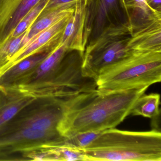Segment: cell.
Here are the masks:
<instances>
[{
  "mask_svg": "<svg viewBox=\"0 0 161 161\" xmlns=\"http://www.w3.org/2000/svg\"><path fill=\"white\" fill-rule=\"evenodd\" d=\"M148 88L109 92L97 88L69 98L66 101L58 131L65 138L114 128L130 115L135 102Z\"/></svg>",
  "mask_w": 161,
  "mask_h": 161,
  "instance_id": "6da1fadb",
  "label": "cell"
},
{
  "mask_svg": "<svg viewBox=\"0 0 161 161\" xmlns=\"http://www.w3.org/2000/svg\"><path fill=\"white\" fill-rule=\"evenodd\" d=\"M81 149L85 161H161V133L112 128Z\"/></svg>",
  "mask_w": 161,
  "mask_h": 161,
  "instance_id": "7a4b0ae2",
  "label": "cell"
},
{
  "mask_svg": "<svg viewBox=\"0 0 161 161\" xmlns=\"http://www.w3.org/2000/svg\"><path fill=\"white\" fill-rule=\"evenodd\" d=\"M161 80V51H134L103 71L96 80L101 92L148 87Z\"/></svg>",
  "mask_w": 161,
  "mask_h": 161,
  "instance_id": "3957f363",
  "label": "cell"
},
{
  "mask_svg": "<svg viewBox=\"0 0 161 161\" xmlns=\"http://www.w3.org/2000/svg\"><path fill=\"white\" fill-rule=\"evenodd\" d=\"M132 31L129 24L111 26L85 48L82 65L84 77L96 81L105 69L134 51L127 47Z\"/></svg>",
  "mask_w": 161,
  "mask_h": 161,
  "instance_id": "277c9868",
  "label": "cell"
},
{
  "mask_svg": "<svg viewBox=\"0 0 161 161\" xmlns=\"http://www.w3.org/2000/svg\"><path fill=\"white\" fill-rule=\"evenodd\" d=\"M68 98L51 96L36 97L9 122L0 127V135L21 129L59 132L58 126Z\"/></svg>",
  "mask_w": 161,
  "mask_h": 161,
  "instance_id": "5b68a950",
  "label": "cell"
},
{
  "mask_svg": "<svg viewBox=\"0 0 161 161\" xmlns=\"http://www.w3.org/2000/svg\"><path fill=\"white\" fill-rule=\"evenodd\" d=\"M65 138L58 132L21 129L0 135V160H20L27 150L47 143H60Z\"/></svg>",
  "mask_w": 161,
  "mask_h": 161,
  "instance_id": "8992f818",
  "label": "cell"
},
{
  "mask_svg": "<svg viewBox=\"0 0 161 161\" xmlns=\"http://www.w3.org/2000/svg\"><path fill=\"white\" fill-rule=\"evenodd\" d=\"M88 0H76L73 14L68 21L60 38L70 51L83 53L89 33L88 24Z\"/></svg>",
  "mask_w": 161,
  "mask_h": 161,
  "instance_id": "52a82bcc",
  "label": "cell"
},
{
  "mask_svg": "<svg viewBox=\"0 0 161 161\" xmlns=\"http://www.w3.org/2000/svg\"><path fill=\"white\" fill-rule=\"evenodd\" d=\"M72 14L60 19L37 35L15 54L1 73L25 58L48 49L59 44L65 27Z\"/></svg>",
  "mask_w": 161,
  "mask_h": 161,
  "instance_id": "ba28073f",
  "label": "cell"
},
{
  "mask_svg": "<svg viewBox=\"0 0 161 161\" xmlns=\"http://www.w3.org/2000/svg\"><path fill=\"white\" fill-rule=\"evenodd\" d=\"M40 0H0V44L9 39L19 22Z\"/></svg>",
  "mask_w": 161,
  "mask_h": 161,
  "instance_id": "9c48e42d",
  "label": "cell"
},
{
  "mask_svg": "<svg viewBox=\"0 0 161 161\" xmlns=\"http://www.w3.org/2000/svg\"><path fill=\"white\" fill-rule=\"evenodd\" d=\"M161 19L132 27L128 48L132 51H161Z\"/></svg>",
  "mask_w": 161,
  "mask_h": 161,
  "instance_id": "30bf717a",
  "label": "cell"
},
{
  "mask_svg": "<svg viewBox=\"0 0 161 161\" xmlns=\"http://www.w3.org/2000/svg\"><path fill=\"white\" fill-rule=\"evenodd\" d=\"M57 45L29 56L0 73V86L6 88L16 87L23 79L35 69Z\"/></svg>",
  "mask_w": 161,
  "mask_h": 161,
  "instance_id": "8fae6325",
  "label": "cell"
},
{
  "mask_svg": "<svg viewBox=\"0 0 161 161\" xmlns=\"http://www.w3.org/2000/svg\"><path fill=\"white\" fill-rule=\"evenodd\" d=\"M35 97L17 87L0 86V127L9 122Z\"/></svg>",
  "mask_w": 161,
  "mask_h": 161,
  "instance_id": "7c38bea8",
  "label": "cell"
},
{
  "mask_svg": "<svg viewBox=\"0 0 161 161\" xmlns=\"http://www.w3.org/2000/svg\"><path fill=\"white\" fill-rule=\"evenodd\" d=\"M76 3L48 12L41 13L26 32L21 44L22 48L37 35L64 18L72 14Z\"/></svg>",
  "mask_w": 161,
  "mask_h": 161,
  "instance_id": "4fadbf2b",
  "label": "cell"
},
{
  "mask_svg": "<svg viewBox=\"0 0 161 161\" xmlns=\"http://www.w3.org/2000/svg\"><path fill=\"white\" fill-rule=\"evenodd\" d=\"M121 5L129 14L130 23L132 21L135 16L138 18V24L144 23L149 20L161 19V11L152 7L147 0H120Z\"/></svg>",
  "mask_w": 161,
  "mask_h": 161,
  "instance_id": "5bb4252c",
  "label": "cell"
},
{
  "mask_svg": "<svg viewBox=\"0 0 161 161\" xmlns=\"http://www.w3.org/2000/svg\"><path fill=\"white\" fill-rule=\"evenodd\" d=\"M160 96L159 94H143L135 102L130 114L155 118L160 114Z\"/></svg>",
  "mask_w": 161,
  "mask_h": 161,
  "instance_id": "9a60e30c",
  "label": "cell"
},
{
  "mask_svg": "<svg viewBox=\"0 0 161 161\" xmlns=\"http://www.w3.org/2000/svg\"><path fill=\"white\" fill-rule=\"evenodd\" d=\"M27 31L18 36L11 37L0 44V73L21 48L22 40Z\"/></svg>",
  "mask_w": 161,
  "mask_h": 161,
  "instance_id": "2e32d148",
  "label": "cell"
},
{
  "mask_svg": "<svg viewBox=\"0 0 161 161\" xmlns=\"http://www.w3.org/2000/svg\"><path fill=\"white\" fill-rule=\"evenodd\" d=\"M49 1V0H40V2L19 22L9 38L18 36L26 32L41 14Z\"/></svg>",
  "mask_w": 161,
  "mask_h": 161,
  "instance_id": "e0dca14e",
  "label": "cell"
},
{
  "mask_svg": "<svg viewBox=\"0 0 161 161\" xmlns=\"http://www.w3.org/2000/svg\"><path fill=\"white\" fill-rule=\"evenodd\" d=\"M101 132H88L77 134L65 138V143L74 147L83 148L97 137Z\"/></svg>",
  "mask_w": 161,
  "mask_h": 161,
  "instance_id": "ac0fdd59",
  "label": "cell"
},
{
  "mask_svg": "<svg viewBox=\"0 0 161 161\" xmlns=\"http://www.w3.org/2000/svg\"><path fill=\"white\" fill-rule=\"evenodd\" d=\"M76 0H49L42 13L48 12L74 3Z\"/></svg>",
  "mask_w": 161,
  "mask_h": 161,
  "instance_id": "d6986e66",
  "label": "cell"
},
{
  "mask_svg": "<svg viewBox=\"0 0 161 161\" xmlns=\"http://www.w3.org/2000/svg\"><path fill=\"white\" fill-rule=\"evenodd\" d=\"M147 2L152 7L153 5L156 6L157 8L161 7V0H147Z\"/></svg>",
  "mask_w": 161,
  "mask_h": 161,
  "instance_id": "ffe728a7",
  "label": "cell"
}]
</instances>
